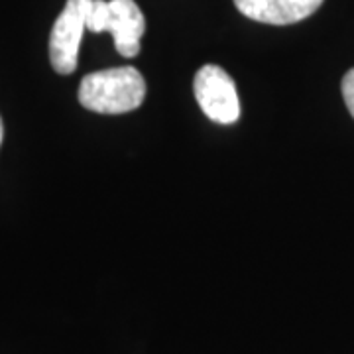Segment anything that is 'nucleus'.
<instances>
[{
  "instance_id": "obj_1",
  "label": "nucleus",
  "mask_w": 354,
  "mask_h": 354,
  "mask_svg": "<svg viewBox=\"0 0 354 354\" xmlns=\"http://www.w3.org/2000/svg\"><path fill=\"white\" fill-rule=\"evenodd\" d=\"M146 99V81L136 67H113L83 77L79 102L93 113L124 114L136 111Z\"/></svg>"
},
{
  "instance_id": "obj_2",
  "label": "nucleus",
  "mask_w": 354,
  "mask_h": 354,
  "mask_svg": "<svg viewBox=\"0 0 354 354\" xmlns=\"http://www.w3.org/2000/svg\"><path fill=\"white\" fill-rule=\"evenodd\" d=\"M87 30L93 34L111 32L116 51L122 57H136L146 32V18L134 0H93Z\"/></svg>"
},
{
  "instance_id": "obj_3",
  "label": "nucleus",
  "mask_w": 354,
  "mask_h": 354,
  "mask_svg": "<svg viewBox=\"0 0 354 354\" xmlns=\"http://www.w3.org/2000/svg\"><path fill=\"white\" fill-rule=\"evenodd\" d=\"M201 111L216 124H234L241 118V99L234 79L218 65H203L193 81Z\"/></svg>"
},
{
  "instance_id": "obj_4",
  "label": "nucleus",
  "mask_w": 354,
  "mask_h": 354,
  "mask_svg": "<svg viewBox=\"0 0 354 354\" xmlns=\"http://www.w3.org/2000/svg\"><path fill=\"white\" fill-rule=\"evenodd\" d=\"M93 0H67L57 16L50 36V62L59 75L77 69L83 32L87 30V14Z\"/></svg>"
},
{
  "instance_id": "obj_5",
  "label": "nucleus",
  "mask_w": 354,
  "mask_h": 354,
  "mask_svg": "<svg viewBox=\"0 0 354 354\" xmlns=\"http://www.w3.org/2000/svg\"><path fill=\"white\" fill-rule=\"evenodd\" d=\"M323 0H234L239 12L254 22L272 26L297 24L321 8Z\"/></svg>"
},
{
  "instance_id": "obj_6",
  "label": "nucleus",
  "mask_w": 354,
  "mask_h": 354,
  "mask_svg": "<svg viewBox=\"0 0 354 354\" xmlns=\"http://www.w3.org/2000/svg\"><path fill=\"white\" fill-rule=\"evenodd\" d=\"M341 88H342V99H344V104H346L348 113L353 114V118H354V67L344 73Z\"/></svg>"
},
{
  "instance_id": "obj_7",
  "label": "nucleus",
  "mask_w": 354,
  "mask_h": 354,
  "mask_svg": "<svg viewBox=\"0 0 354 354\" xmlns=\"http://www.w3.org/2000/svg\"><path fill=\"white\" fill-rule=\"evenodd\" d=\"M2 138H4V127H2V118H0V144H2Z\"/></svg>"
}]
</instances>
